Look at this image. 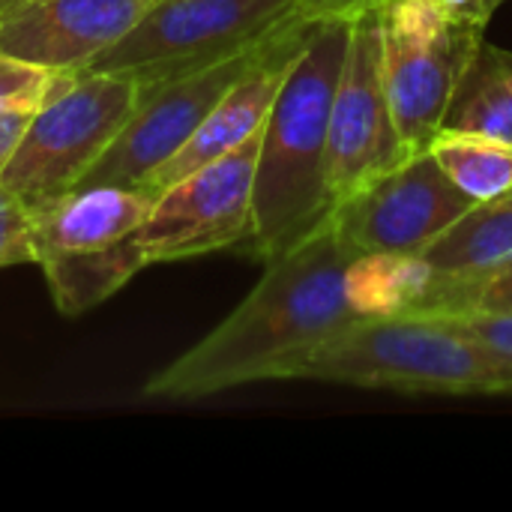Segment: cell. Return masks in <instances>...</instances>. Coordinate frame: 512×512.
Masks as SVG:
<instances>
[{
    "label": "cell",
    "instance_id": "6da1fadb",
    "mask_svg": "<svg viewBox=\"0 0 512 512\" xmlns=\"http://www.w3.org/2000/svg\"><path fill=\"white\" fill-rule=\"evenodd\" d=\"M360 258L330 216L312 237L267 261L249 297L159 369L144 384V396L192 402L243 384L285 381L297 360L369 318L351 294V267Z\"/></svg>",
    "mask_w": 512,
    "mask_h": 512
},
{
    "label": "cell",
    "instance_id": "7a4b0ae2",
    "mask_svg": "<svg viewBox=\"0 0 512 512\" xmlns=\"http://www.w3.org/2000/svg\"><path fill=\"white\" fill-rule=\"evenodd\" d=\"M360 0L336 6L291 66L261 129L255 168V234L249 252L264 264L285 255L333 216L327 144L333 96L351 45Z\"/></svg>",
    "mask_w": 512,
    "mask_h": 512
},
{
    "label": "cell",
    "instance_id": "3957f363",
    "mask_svg": "<svg viewBox=\"0 0 512 512\" xmlns=\"http://www.w3.org/2000/svg\"><path fill=\"white\" fill-rule=\"evenodd\" d=\"M285 381H324L408 396H512V366L462 321L369 315L288 369Z\"/></svg>",
    "mask_w": 512,
    "mask_h": 512
},
{
    "label": "cell",
    "instance_id": "277c9868",
    "mask_svg": "<svg viewBox=\"0 0 512 512\" xmlns=\"http://www.w3.org/2000/svg\"><path fill=\"white\" fill-rule=\"evenodd\" d=\"M153 198L138 186H78L33 210V252L60 315L114 297L147 258L135 243Z\"/></svg>",
    "mask_w": 512,
    "mask_h": 512
},
{
    "label": "cell",
    "instance_id": "5b68a950",
    "mask_svg": "<svg viewBox=\"0 0 512 512\" xmlns=\"http://www.w3.org/2000/svg\"><path fill=\"white\" fill-rule=\"evenodd\" d=\"M384 48V84L402 141L429 150L489 15L456 0H375Z\"/></svg>",
    "mask_w": 512,
    "mask_h": 512
},
{
    "label": "cell",
    "instance_id": "8992f818",
    "mask_svg": "<svg viewBox=\"0 0 512 512\" xmlns=\"http://www.w3.org/2000/svg\"><path fill=\"white\" fill-rule=\"evenodd\" d=\"M141 99L126 72H75L33 114L0 183L30 210L78 189Z\"/></svg>",
    "mask_w": 512,
    "mask_h": 512
},
{
    "label": "cell",
    "instance_id": "52a82bcc",
    "mask_svg": "<svg viewBox=\"0 0 512 512\" xmlns=\"http://www.w3.org/2000/svg\"><path fill=\"white\" fill-rule=\"evenodd\" d=\"M315 0H159L84 72H126L141 87L234 57Z\"/></svg>",
    "mask_w": 512,
    "mask_h": 512
},
{
    "label": "cell",
    "instance_id": "ba28073f",
    "mask_svg": "<svg viewBox=\"0 0 512 512\" xmlns=\"http://www.w3.org/2000/svg\"><path fill=\"white\" fill-rule=\"evenodd\" d=\"M264 129V126H261ZM261 129L153 198L135 243L147 264L249 249L255 234V168Z\"/></svg>",
    "mask_w": 512,
    "mask_h": 512
},
{
    "label": "cell",
    "instance_id": "9c48e42d",
    "mask_svg": "<svg viewBox=\"0 0 512 512\" xmlns=\"http://www.w3.org/2000/svg\"><path fill=\"white\" fill-rule=\"evenodd\" d=\"M408 156L411 150L399 135L384 84L378 6L375 0H360L351 21V45L330 114L327 189L333 198V210L375 177L402 165Z\"/></svg>",
    "mask_w": 512,
    "mask_h": 512
},
{
    "label": "cell",
    "instance_id": "30bf717a",
    "mask_svg": "<svg viewBox=\"0 0 512 512\" xmlns=\"http://www.w3.org/2000/svg\"><path fill=\"white\" fill-rule=\"evenodd\" d=\"M474 204L432 150H417L336 204L333 222L363 258H420Z\"/></svg>",
    "mask_w": 512,
    "mask_h": 512
},
{
    "label": "cell",
    "instance_id": "8fae6325",
    "mask_svg": "<svg viewBox=\"0 0 512 512\" xmlns=\"http://www.w3.org/2000/svg\"><path fill=\"white\" fill-rule=\"evenodd\" d=\"M276 33V30H273ZM273 33L213 66L141 87V99L117 141L96 162L81 186H138L168 162L225 99V93L261 60Z\"/></svg>",
    "mask_w": 512,
    "mask_h": 512
},
{
    "label": "cell",
    "instance_id": "7c38bea8",
    "mask_svg": "<svg viewBox=\"0 0 512 512\" xmlns=\"http://www.w3.org/2000/svg\"><path fill=\"white\" fill-rule=\"evenodd\" d=\"M156 3L159 0H0V54L75 75L120 42Z\"/></svg>",
    "mask_w": 512,
    "mask_h": 512
},
{
    "label": "cell",
    "instance_id": "4fadbf2b",
    "mask_svg": "<svg viewBox=\"0 0 512 512\" xmlns=\"http://www.w3.org/2000/svg\"><path fill=\"white\" fill-rule=\"evenodd\" d=\"M420 264L438 276H489L512 264V186L477 201L423 255Z\"/></svg>",
    "mask_w": 512,
    "mask_h": 512
},
{
    "label": "cell",
    "instance_id": "5bb4252c",
    "mask_svg": "<svg viewBox=\"0 0 512 512\" xmlns=\"http://www.w3.org/2000/svg\"><path fill=\"white\" fill-rule=\"evenodd\" d=\"M441 132L512 141V51L480 42L441 120Z\"/></svg>",
    "mask_w": 512,
    "mask_h": 512
},
{
    "label": "cell",
    "instance_id": "9a60e30c",
    "mask_svg": "<svg viewBox=\"0 0 512 512\" xmlns=\"http://www.w3.org/2000/svg\"><path fill=\"white\" fill-rule=\"evenodd\" d=\"M429 150L474 201L495 198L512 186V141L474 132H438Z\"/></svg>",
    "mask_w": 512,
    "mask_h": 512
},
{
    "label": "cell",
    "instance_id": "2e32d148",
    "mask_svg": "<svg viewBox=\"0 0 512 512\" xmlns=\"http://www.w3.org/2000/svg\"><path fill=\"white\" fill-rule=\"evenodd\" d=\"M69 78H72L69 72H51V69H42V66L0 54V105H33V108H39Z\"/></svg>",
    "mask_w": 512,
    "mask_h": 512
},
{
    "label": "cell",
    "instance_id": "e0dca14e",
    "mask_svg": "<svg viewBox=\"0 0 512 512\" xmlns=\"http://www.w3.org/2000/svg\"><path fill=\"white\" fill-rule=\"evenodd\" d=\"M15 264H36L33 210L0 183V270Z\"/></svg>",
    "mask_w": 512,
    "mask_h": 512
},
{
    "label": "cell",
    "instance_id": "ac0fdd59",
    "mask_svg": "<svg viewBox=\"0 0 512 512\" xmlns=\"http://www.w3.org/2000/svg\"><path fill=\"white\" fill-rule=\"evenodd\" d=\"M36 108L33 105H0V174L18 150Z\"/></svg>",
    "mask_w": 512,
    "mask_h": 512
},
{
    "label": "cell",
    "instance_id": "d6986e66",
    "mask_svg": "<svg viewBox=\"0 0 512 512\" xmlns=\"http://www.w3.org/2000/svg\"><path fill=\"white\" fill-rule=\"evenodd\" d=\"M462 321L489 351L504 357L512 366V318H456Z\"/></svg>",
    "mask_w": 512,
    "mask_h": 512
},
{
    "label": "cell",
    "instance_id": "ffe728a7",
    "mask_svg": "<svg viewBox=\"0 0 512 512\" xmlns=\"http://www.w3.org/2000/svg\"><path fill=\"white\" fill-rule=\"evenodd\" d=\"M456 3H465L468 9H474V12H483V15H489L492 18V12L504 3V0H456Z\"/></svg>",
    "mask_w": 512,
    "mask_h": 512
}]
</instances>
